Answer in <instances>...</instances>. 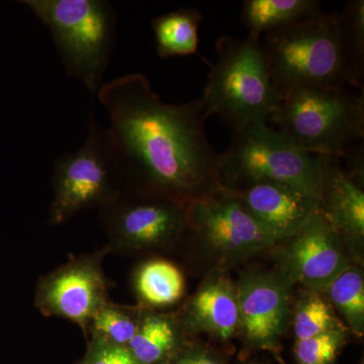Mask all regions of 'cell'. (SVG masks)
Instances as JSON below:
<instances>
[{"mask_svg": "<svg viewBox=\"0 0 364 364\" xmlns=\"http://www.w3.org/2000/svg\"><path fill=\"white\" fill-rule=\"evenodd\" d=\"M97 95L111 121L124 189L186 205L220 188V154L208 142L200 98L167 104L141 73L114 79Z\"/></svg>", "mask_w": 364, "mask_h": 364, "instance_id": "cell-1", "label": "cell"}, {"mask_svg": "<svg viewBox=\"0 0 364 364\" xmlns=\"http://www.w3.org/2000/svg\"><path fill=\"white\" fill-rule=\"evenodd\" d=\"M279 102L301 87L363 86L352 69L340 13H320L261 42Z\"/></svg>", "mask_w": 364, "mask_h": 364, "instance_id": "cell-2", "label": "cell"}, {"mask_svg": "<svg viewBox=\"0 0 364 364\" xmlns=\"http://www.w3.org/2000/svg\"><path fill=\"white\" fill-rule=\"evenodd\" d=\"M200 97L208 117L217 116L233 131L267 124L279 97L272 85L260 38L224 36Z\"/></svg>", "mask_w": 364, "mask_h": 364, "instance_id": "cell-3", "label": "cell"}, {"mask_svg": "<svg viewBox=\"0 0 364 364\" xmlns=\"http://www.w3.org/2000/svg\"><path fill=\"white\" fill-rule=\"evenodd\" d=\"M329 157L306 152L267 124H252L234 131L231 145L220 154V186L240 189L272 182L320 202Z\"/></svg>", "mask_w": 364, "mask_h": 364, "instance_id": "cell-4", "label": "cell"}, {"mask_svg": "<svg viewBox=\"0 0 364 364\" xmlns=\"http://www.w3.org/2000/svg\"><path fill=\"white\" fill-rule=\"evenodd\" d=\"M51 33L66 72L97 93L116 44L117 16L107 0H23Z\"/></svg>", "mask_w": 364, "mask_h": 364, "instance_id": "cell-5", "label": "cell"}, {"mask_svg": "<svg viewBox=\"0 0 364 364\" xmlns=\"http://www.w3.org/2000/svg\"><path fill=\"white\" fill-rule=\"evenodd\" d=\"M268 122L306 152L340 157L363 140V92L346 87L296 88L280 100Z\"/></svg>", "mask_w": 364, "mask_h": 364, "instance_id": "cell-6", "label": "cell"}, {"mask_svg": "<svg viewBox=\"0 0 364 364\" xmlns=\"http://www.w3.org/2000/svg\"><path fill=\"white\" fill-rule=\"evenodd\" d=\"M52 186L51 225L63 224L81 210L104 207L123 191V174L109 132L92 114L82 147L57 158Z\"/></svg>", "mask_w": 364, "mask_h": 364, "instance_id": "cell-7", "label": "cell"}, {"mask_svg": "<svg viewBox=\"0 0 364 364\" xmlns=\"http://www.w3.org/2000/svg\"><path fill=\"white\" fill-rule=\"evenodd\" d=\"M100 210L111 253L168 247L188 232L186 203L166 196L123 189Z\"/></svg>", "mask_w": 364, "mask_h": 364, "instance_id": "cell-8", "label": "cell"}, {"mask_svg": "<svg viewBox=\"0 0 364 364\" xmlns=\"http://www.w3.org/2000/svg\"><path fill=\"white\" fill-rule=\"evenodd\" d=\"M188 232L221 267L275 247L277 242L240 200L220 188L186 203Z\"/></svg>", "mask_w": 364, "mask_h": 364, "instance_id": "cell-9", "label": "cell"}, {"mask_svg": "<svg viewBox=\"0 0 364 364\" xmlns=\"http://www.w3.org/2000/svg\"><path fill=\"white\" fill-rule=\"evenodd\" d=\"M111 253L107 246L90 254L74 256L41 277L36 287L35 306L45 317L63 318L82 330L109 301L102 262Z\"/></svg>", "mask_w": 364, "mask_h": 364, "instance_id": "cell-10", "label": "cell"}, {"mask_svg": "<svg viewBox=\"0 0 364 364\" xmlns=\"http://www.w3.org/2000/svg\"><path fill=\"white\" fill-rule=\"evenodd\" d=\"M277 246V272L291 286L301 284L309 291H325L351 265L344 242L322 213Z\"/></svg>", "mask_w": 364, "mask_h": 364, "instance_id": "cell-11", "label": "cell"}, {"mask_svg": "<svg viewBox=\"0 0 364 364\" xmlns=\"http://www.w3.org/2000/svg\"><path fill=\"white\" fill-rule=\"evenodd\" d=\"M236 287L239 331L255 348H274L291 318L293 286L277 272H249Z\"/></svg>", "mask_w": 364, "mask_h": 364, "instance_id": "cell-12", "label": "cell"}, {"mask_svg": "<svg viewBox=\"0 0 364 364\" xmlns=\"http://www.w3.org/2000/svg\"><path fill=\"white\" fill-rule=\"evenodd\" d=\"M228 191L279 244L298 233L321 213L317 198L284 184L259 182Z\"/></svg>", "mask_w": 364, "mask_h": 364, "instance_id": "cell-13", "label": "cell"}, {"mask_svg": "<svg viewBox=\"0 0 364 364\" xmlns=\"http://www.w3.org/2000/svg\"><path fill=\"white\" fill-rule=\"evenodd\" d=\"M177 315L188 336L208 333L223 341L233 338L239 331L236 284L222 272L213 273Z\"/></svg>", "mask_w": 364, "mask_h": 364, "instance_id": "cell-14", "label": "cell"}, {"mask_svg": "<svg viewBox=\"0 0 364 364\" xmlns=\"http://www.w3.org/2000/svg\"><path fill=\"white\" fill-rule=\"evenodd\" d=\"M321 213L345 243L363 244V183L345 172L340 157L330 156L320 200Z\"/></svg>", "mask_w": 364, "mask_h": 364, "instance_id": "cell-15", "label": "cell"}, {"mask_svg": "<svg viewBox=\"0 0 364 364\" xmlns=\"http://www.w3.org/2000/svg\"><path fill=\"white\" fill-rule=\"evenodd\" d=\"M186 337L177 313L144 308L138 331L128 348L144 364H166L188 344Z\"/></svg>", "mask_w": 364, "mask_h": 364, "instance_id": "cell-16", "label": "cell"}, {"mask_svg": "<svg viewBox=\"0 0 364 364\" xmlns=\"http://www.w3.org/2000/svg\"><path fill=\"white\" fill-rule=\"evenodd\" d=\"M138 305L160 311L178 303L186 293L183 273L171 261L153 258L140 263L133 274Z\"/></svg>", "mask_w": 364, "mask_h": 364, "instance_id": "cell-17", "label": "cell"}, {"mask_svg": "<svg viewBox=\"0 0 364 364\" xmlns=\"http://www.w3.org/2000/svg\"><path fill=\"white\" fill-rule=\"evenodd\" d=\"M320 13L317 0H246L241 18L249 35L261 38Z\"/></svg>", "mask_w": 364, "mask_h": 364, "instance_id": "cell-18", "label": "cell"}, {"mask_svg": "<svg viewBox=\"0 0 364 364\" xmlns=\"http://www.w3.org/2000/svg\"><path fill=\"white\" fill-rule=\"evenodd\" d=\"M203 16L193 9L161 14L152 21L157 54L161 58L188 56L198 52Z\"/></svg>", "mask_w": 364, "mask_h": 364, "instance_id": "cell-19", "label": "cell"}, {"mask_svg": "<svg viewBox=\"0 0 364 364\" xmlns=\"http://www.w3.org/2000/svg\"><path fill=\"white\" fill-rule=\"evenodd\" d=\"M143 306L119 305L107 301L90 318L85 338L128 347L142 318Z\"/></svg>", "mask_w": 364, "mask_h": 364, "instance_id": "cell-20", "label": "cell"}, {"mask_svg": "<svg viewBox=\"0 0 364 364\" xmlns=\"http://www.w3.org/2000/svg\"><path fill=\"white\" fill-rule=\"evenodd\" d=\"M329 303L336 309L347 327L361 337L364 333V279L358 267H348L326 289Z\"/></svg>", "mask_w": 364, "mask_h": 364, "instance_id": "cell-21", "label": "cell"}, {"mask_svg": "<svg viewBox=\"0 0 364 364\" xmlns=\"http://www.w3.org/2000/svg\"><path fill=\"white\" fill-rule=\"evenodd\" d=\"M294 333L296 340L312 338L331 330L346 328L335 315L334 309L318 291L301 294L294 309Z\"/></svg>", "mask_w": 364, "mask_h": 364, "instance_id": "cell-22", "label": "cell"}, {"mask_svg": "<svg viewBox=\"0 0 364 364\" xmlns=\"http://www.w3.org/2000/svg\"><path fill=\"white\" fill-rule=\"evenodd\" d=\"M342 14L347 52L354 74L363 85L364 77V1L351 0Z\"/></svg>", "mask_w": 364, "mask_h": 364, "instance_id": "cell-23", "label": "cell"}, {"mask_svg": "<svg viewBox=\"0 0 364 364\" xmlns=\"http://www.w3.org/2000/svg\"><path fill=\"white\" fill-rule=\"evenodd\" d=\"M345 338L346 328H340L312 338L296 340L298 364H331L341 350Z\"/></svg>", "mask_w": 364, "mask_h": 364, "instance_id": "cell-24", "label": "cell"}, {"mask_svg": "<svg viewBox=\"0 0 364 364\" xmlns=\"http://www.w3.org/2000/svg\"><path fill=\"white\" fill-rule=\"evenodd\" d=\"M87 342V351L80 364H144L128 347L97 339H90Z\"/></svg>", "mask_w": 364, "mask_h": 364, "instance_id": "cell-25", "label": "cell"}, {"mask_svg": "<svg viewBox=\"0 0 364 364\" xmlns=\"http://www.w3.org/2000/svg\"><path fill=\"white\" fill-rule=\"evenodd\" d=\"M166 364H221L213 354L202 348L186 344Z\"/></svg>", "mask_w": 364, "mask_h": 364, "instance_id": "cell-26", "label": "cell"}]
</instances>
